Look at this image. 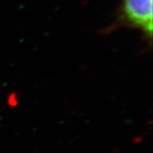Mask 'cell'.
<instances>
[{
    "mask_svg": "<svg viewBox=\"0 0 153 153\" xmlns=\"http://www.w3.org/2000/svg\"><path fill=\"white\" fill-rule=\"evenodd\" d=\"M119 26L136 29L141 31L146 40L151 42L153 32L152 0H123L115 23L113 27Z\"/></svg>",
    "mask_w": 153,
    "mask_h": 153,
    "instance_id": "6da1fadb",
    "label": "cell"
}]
</instances>
